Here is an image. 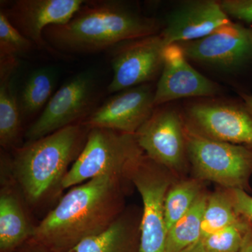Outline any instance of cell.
Here are the masks:
<instances>
[{"mask_svg":"<svg viewBox=\"0 0 252 252\" xmlns=\"http://www.w3.org/2000/svg\"><path fill=\"white\" fill-rule=\"evenodd\" d=\"M124 177L104 175L69 189L36 225L33 240L51 252H67L99 234L125 210Z\"/></svg>","mask_w":252,"mask_h":252,"instance_id":"1","label":"cell"},{"mask_svg":"<svg viewBox=\"0 0 252 252\" xmlns=\"http://www.w3.org/2000/svg\"><path fill=\"white\" fill-rule=\"evenodd\" d=\"M90 129L73 124L6 154L11 177L28 207L42 209L61 198L63 182L80 155Z\"/></svg>","mask_w":252,"mask_h":252,"instance_id":"2","label":"cell"},{"mask_svg":"<svg viewBox=\"0 0 252 252\" xmlns=\"http://www.w3.org/2000/svg\"><path fill=\"white\" fill-rule=\"evenodd\" d=\"M162 27L122 1H86L69 22L49 26L43 36L58 53L92 54L158 34Z\"/></svg>","mask_w":252,"mask_h":252,"instance_id":"3","label":"cell"},{"mask_svg":"<svg viewBox=\"0 0 252 252\" xmlns=\"http://www.w3.org/2000/svg\"><path fill=\"white\" fill-rule=\"evenodd\" d=\"M144 154L135 135L110 129L91 128L82 152L63 180V189L104 175L130 180L131 172Z\"/></svg>","mask_w":252,"mask_h":252,"instance_id":"4","label":"cell"},{"mask_svg":"<svg viewBox=\"0 0 252 252\" xmlns=\"http://www.w3.org/2000/svg\"><path fill=\"white\" fill-rule=\"evenodd\" d=\"M185 127L188 159L197 178L246 191L252 175V149L206 138Z\"/></svg>","mask_w":252,"mask_h":252,"instance_id":"5","label":"cell"},{"mask_svg":"<svg viewBox=\"0 0 252 252\" xmlns=\"http://www.w3.org/2000/svg\"><path fill=\"white\" fill-rule=\"evenodd\" d=\"M165 167L146 154L131 172L130 181L143 203L141 218L140 252H166L165 199L172 185Z\"/></svg>","mask_w":252,"mask_h":252,"instance_id":"6","label":"cell"},{"mask_svg":"<svg viewBox=\"0 0 252 252\" xmlns=\"http://www.w3.org/2000/svg\"><path fill=\"white\" fill-rule=\"evenodd\" d=\"M96 89L91 72L86 71L71 78L53 94L41 115L28 127L24 135L26 142L85 120L95 109Z\"/></svg>","mask_w":252,"mask_h":252,"instance_id":"7","label":"cell"},{"mask_svg":"<svg viewBox=\"0 0 252 252\" xmlns=\"http://www.w3.org/2000/svg\"><path fill=\"white\" fill-rule=\"evenodd\" d=\"M182 116L198 135L252 149V114L244 104L200 99L186 105Z\"/></svg>","mask_w":252,"mask_h":252,"instance_id":"8","label":"cell"},{"mask_svg":"<svg viewBox=\"0 0 252 252\" xmlns=\"http://www.w3.org/2000/svg\"><path fill=\"white\" fill-rule=\"evenodd\" d=\"M135 137L144 153L158 165L170 171L185 167L188 159L185 123L177 109L156 107Z\"/></svg>","mask_w":252,"mask_h":252,"instance_id":"9","label":"cell"},{"mask_svg":"<svg viewBox=\"0 0 252 252\" xmlns=\"http://www.w3.org/2000/svg\"><path fill=\"white\" fill-rule=\"evenodd\" d=\"M166 44L160 33L121 43L112 49L110 94L149 84L162 72Z\"/></svg>","mask_w":252,"mask_h":252,"instance_id":"10","label":"cell"},{"mask_svg":"<svg viewBox=\"0 0 252 252\" xmlns=\"http://www.w3.org/2000/svg\"><path fill=\"white\" fill-rule=\"evenodd\" d=\"M179 45L187 59L230 72L252 61V29L230 21L202 39Z\"/></svg>","mask_w":252,"mask_h":252,"instance_id":"11","label":"cell"},{"mask_svg":"<svg viewBox=\"0 0 252 252\" xmlns=\"http://www.w3.org/2000/svg\"><path fill=\"white\" fill-rule=\"evenodd\" d=\"M154 93L149 84L120 91L94 109L81 124L89 129L99 127L135 135L156 109Z\"/></svg>","mask_w":252,"mask_h":252,"instance_id":"12","label":"cell"},{"mask_svg":"<svg viewBox=\"0 0 252 252\" xmlns=\"http://www.w3.org/2000/svg\"><path fill=\"white\" fill-rule=\"evenodd\" d=\"M84 0H17L1 9L11 24L38 49L57 54L44 39L46 28L66 24L80 9Z\"/></svg>","mask_w":252,"mask_h":252,"instance_id":"13","label":"cell"},{"mask_svg":"<svg viewBox=\"0 0 252 252\" xmlns=\"http://www.w3.org/2000/svg\"><path fill=\"white\" fill-rule=\"evenodd\" d=\"M220 92L221 89L218 84L189 64L179 44L166 46L163 67L154 93L156 107L182 98H211Z\"/></svg>","mask_w":252,"mask_h":252,"instance_id":"14","label":"cell"},{"mask_svg":"<svg viewBox=\"0 0 252 252\" xmlns=\"http://www.w3.org/2000/svg\"><path fill=\"white\" fill-rule=\"evenodd\" d=\"M230 21L220 1L191 0L167 15L160 34L167 46L180 44L202 39Z\"/></svg>","mask_w":252,"mask_h":252,"instance_id":"15","label":"cell"},{"mask_svg":"<svg viewBox=\"0 0 252 252\" xmlns=\"http://www.w3.org/2000/svg\"><path fill=\"white\" fill-rule=\"evenodd\" d=\"M27 204L10 173L7 160L1 157L0 250L14 252L33 238L36 225L28 215Z\"/></svg>","mask_w":252,"mask_h":252,"instance_id":"16","label":"cell"},{"mask_svg":"<svg viewBox=\"0 0 252 252\" xmlns=\"http://www.w3.org/2000/svg\"><path fill=\"white\" fill-rule=\"evenodd\" d=\"M141 218L142 212L125 209L108 228L67 252H140Z\"/></svg>","mask_w":252,"mask_h":252,"instance_id":"17","label":"cell"},{"mask_svg":"<svg viewBox=\"0 0 252 252\" xmlns=\"http://www.w3.org/2000/svg\"><path fill=\"white\" fill-rule=\"evenodd\" d=\"M14 77V72L0 73V145L5 152L21 147L22 114Z\"/></svg>","mask_w":252,"mask_h":252,"instance_id":"18","label":"cell"},{"mask_svg":"<svg viewBox=\"0 0 252 252\" xmlns=\"http://www.w3.org/2000/svg\"><path fill=\"white\" fill-rule=\"evenodd\" d=\"M56 74L53 67L35 69L28 77L19 99L22 117H28L46 105L53 96Z\"/></svg>","mask_w":252,"mask_h":252,"instance_id":"19","label":"cell"},{"mask_svg":"<svg viewBox=\"0 0 252 252\" xmlns=\"http://www.w3.org/2000/svg\"><path fill=\"white\" fill-rule=\"evenodd\" d=\"M207 199L201 194L193 207L167 232L166 252H182L198 241Z\"/></svg>","mask_w":252,"mask_h":252,"instance_id":"20","label":"cell"},{"mask_svg":"<svg viewBox=\"0 0 252 252\" xmlns=\"http://www.w3.org/2000/svg\"><path fill=\"white\" fill-rule=\"evenodd\" d=\"M243 218L235 210L230 191L216 192L207 199L200 239L238 223Z\"/></svg>","mask_w":252,"mask_h":252,"instance_id":"21","label":"cell"},{"mask_svg":"<svg viewBox=\"0 0 252 252\" xmlns=\"http://www.w3.org/2000/svg\"><path fill=\"white\" fill-rule=\"evenodd\" d=\"M200 180H188L170 186L165 199L167 232L190 210L201 193Z\"/></svg>","mask_w":252,"mask_h":252,"instance_id":"22","label":"cell"},{"mask_svg":"<svg viewBox=\"0 0 252 252\" xmlns=\"http://www.w3.org/2000/svg\"><path fill=\"white\" fill-rule=\"evenodd\" d=\"M250 225L243 217L238 223L199 239L182 252H239Z\"/></svg>","mask_w":252,"mask_h":252,"instance_id":"23","label":"cell"},{"mask_svg":"<svg viewBox=\"0 0 252 252\" xmlns=\"http://www.w3.org/2000/svg\"><path fill=\"white\" fill-rule=\"evenodd\" d=\"M33 47L36 46L0 11V60L18 59V56L28 54Z\"/></svg>","mask_w":252,"mask_h":252,"instance_id":"24","label":"cell"},{"mask_svg":"<svg viewBox=\"0 0 252 252\" xmlns=\"http://www.w3.org/2000/svg\"><path fill=\"white\" fill-rule=\"evenodd\" d=\"M220 3L228 17L244 22H252V0H223Z\"/></svg>","mask_w":252,"mask_h":252,"instance_id":"25","label":"cell"},{"mask_svg":"<svg viewBox=\"0 0 252 252\" xmlns=\"http://www.w3.org/2000/svg\"><path fill=\"white\" fill-rule=\"evenodd\" d=\"M235 210L252 223V196L242 189H229Z\"/></svg>","mask_w":252,"mask_h":252,"instance_id":"26","label":"cell"},{"mask_svg":"<svg viewBox=\"0 0 252 252\" xmlns=\"http://www.w3.org/2000/svg\"><path fill=\"white\" fill-rule=\"evenodd\" d=\"M14 252H51L32 238L28 240Z\"/></svg>","mask_w":252,"mask_h":252,"instance_id":"27","label":"cell"},{"mask_svg":"<svg viewBox=\"0 0 252 252\" xmlns=\"http://www.w3.org/2000/svg\"><path fill=\"white\" fill-rule=\"evenodd\" d=\"M239 252H252V223L244 238L243 244Z\"/></svg>","mask_w":252,"mask_h":252,"instance_id":"28","label":"cell"},{"mask_svg":"<svg viewBox=\"0 0 252 252\" xmlns=\"http://www.w3.org/2000/svg\"><path fill=\"white\" fill-rule=\"evenodd\" d=\"M242 98L243 99V104H245L247 109L251 112L252 114V94H241Z\"/></svg>","mask_w":252,"mask_h":252,"instance_id":"29","label":"cell"}]
</instances>
